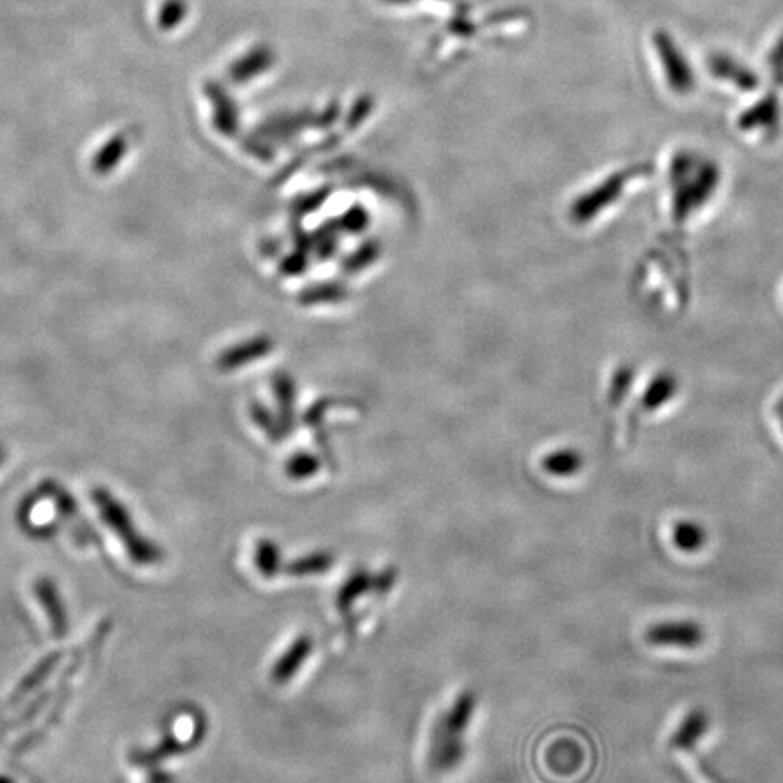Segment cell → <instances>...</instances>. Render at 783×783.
Here are the masks:
<instances>
[{
	"label": "cell",
	"instance_id": "obj_9",
	"mask_svg": "<svg viewBox=\"0 0 783 783\" xmlns=\"http://www.w3.org/2000/svg\"><path fill=\"white\" fill-rule=\"evenodd\" d=\"M475 706H477V696L474 691H464L461 695L455 698L452 707L446 711L445 715L441 716L439 720L457 735H464L468 725L472 722V716L475 713Z\"/></svg>",
	"mask_w": 783,
	"mask_h": 783
},
{
	"label": "cell",
	"instance_id": "obj_15",
	"mask_svg": "<svg viewBox=\"0 0 783 783\" xmlns=\"http://www.w3.org/2000/svg\"><path fill=\"white\" fill-rule=\"evenodd\" d=\"M126 149V138H124V136H115L113 140L107 142L104 149L98 151V155L95 156V162H93V169H95L98 174L106 176V174L120 162V158L124 156Z\"/></svg>",
	"mask_w": 783,
	"mask_h": 783
},
{
	"label": "cell",
	"instance_id": "obj_12",
	"mask_svg": "<svg viewBox=\"0 0 783 783\" xmlns=\"http://www.w3.org/2000/svg\"><path fill=\"white\" fill-rule=\"evenodd\" d=\"M780 116V106L776 95H767L762 98L756 106L751 107L747 113H744L740 126L749 129V127L774 126Z\"/></svg>",
	"mask_w": 783,
	"mask_h": 783
},
{
	"label": "cell",
	"instance_id": "obj_4",
	"mask_svg": "<svg viewBox=\"0 0 783 783\" xmlns=\"http://www.w3.org/2000/svg\"><path fill=\"white\" fill-rule=\"evenodd\" d=\"M466 756L463 735L450 731L443 722H435L428 749V764L437 773H450L459 767Z\"/></svg>",
	"mask_w": 783,
	"mask_h": 783
},
{
	"label": "cell",
	"instance_id": "obj_18",
	"mask_svg": "<svg viewBox=\"0 0 783 783\" xmlns=\"http://www.w3.org/2000/svg\"><path fill=\"white\" fill-rule=\"evenodd\" d=\"M4 457H6V452H4V448H0V463L4 461Z\"/></svg>",
	"mask_w": 783,
	"mask_h": 783
},
{
	"label": "cell",
	"instance_id": "obj_8",
	"mask_svg": "<svg viewBox=\"0 0 783 783\" xmlns=\"http://www.w3.org/2000/svg\"><path fill=\"white\" fill-rule=\"evenodd\" d=\"M368 591H376V575L368 573L367 570L354 571L345 584L341 586L338 597H336V608L341 615L347 617L350 608L356 604V600L367 595Z\"/></svg>",
	"mask_w": 783,
	"mask_h": 783
},
{
	"label": "cell",
	"instance_id": "obj_11",
	"mask_svg": "<svg viewBox=\"0 0 783 783\" xmlns=\"http://www.w3.org/2000/svg\"><path fill=\"white\" fill-rule=\"evenodd\" d=\"M673 542L684 553H696L704 548L707 533L702 524L695 521H678L673 528Z\"/></svg>",
	"mask_w": 783,
	"mask_h": 783
},
{
	"label": "cell",
	"instance_id": "obj_1",
	"mask_svg": "<svg viewBox=\"0 0 783 783\" xmlns=\"http://www.w3.org/2000/svg\"><path fill=\"white\" fill-rule=\"evenodd\" d=\"M93 501L97 503L98 512L104 517L107 526L120 537V541L124 542L129 557L136 564H153L162 559V553L136 532L135 524L126 506L118 503L111 493L98 488L93 492Z\"/></svg>",
	"mask_w": 783,
	"mask_h": 783
},
{
	"label": "cell",
	"instance_id": "obj_7",
	"mask_svg": "<svg viewBox=\"0 0 783 783\" xmlns=\"http://www.w3.org/2000/svg\"><path fill=\"white\" fill-rule=\"evenodd\" d=\"M707 729H709V715L706 709L696 707L680 722L669 744L677 751H689L700 742L702 736L706 735Z\"/></svg>",
	"mask_w": 783,
	"mask_h": 783
},
{
	"label": "cell",
	"instance_id": "obj_5",
	"mask_svg": "<svg viewBox=\"0 0 783 783\" xmlns=\"http://www.w3.org/2000/svg\"><path fill=\"white\" fill-rule=\"evenodd\" d=\"M707 68L716 78L725 80L742 91H754L756 87L760 86V78L753 69L747 68L745 64L738 62L731 55H725V53L711 55L707 58Z\"/></svg>",
	"mask_w": 783,
	"mask_h": 783
},
{
	"label": "cell",
	"instance_id": "obj_2",
	"mask_svg": "<svg viewBox=\"0 0 783 783\" xmlns=\"http://www.w3.org/2000/svg\"><path fill=\"white\" fill-rule=\"evenodd\" d=\"M653 44L657 49L660 64L664 68L667 84L678 93V95H687L695 89V75L691 64L687 62L684 51L680 49L677 40L673 39L664 29H658L653 35Z\"/></svg>",
	"mask_w": 783,
	"mask_h": 783
},
{
	"label": "cell",
	"instance_id": "obj_13",
	"mask_svg": "<svg viewBox=\"0 0 783 783\" xmlns=\"http://www.w3.org/2000/svg\"><path fill=\"white\" fill-rule=\"evenodd\" d=\"M254 564H256V570L260 571L265 579L276 577L283 570L281 568V553L278 544L269 541V539H261L256 544Z\"/></svg>",
	"mask_w": 783,
	"mask_h": 783
},
{
	"label": "cell",
	"instance_id": "obj_17",
	"mask_svg": "<svg viewBox=\"0 0 783 783\" xmlns=\"http://www.w3.org/2000/svg\"><path fill=\"white\" fill-rule=\"evenodd\" d=\"M550 463V470H553L555 474H570L577 468V459L575 457H559V459H553Z\"/></svg>",
	"mask_w": 783,
	"mask_h": 783
},
{
	"label": "cell",
	"instance_id": "obj_3",
	"mask_svg": "<svg viewBox=\"0 0 783 783\" xmlns=\"http://www.w3.org/2000/svg\"><path fill=\"white\" fill-rule=\"evenodd\" d=\"M646 642L657 648H700L706 640V629L695 620H666L646 629Z\"/></svg>",
	"mask_w": 783,
	"mask_h": 783
},
{
	"label": "cell",
	"instance_id": "obj_16",
	"mask_svg": "<svg viewBox=\"0 0 783 783\" xmlns=\"http://www.w3.org/2000/svg\"><path fill=\"white\" fill-rule=\"evenodd\" d=\"M767 64L773 71V80L776 84H783V35L780 40L774 44V48L771 49L769 57H767Z\"/></svg>",
	"mask_w": 783,
	"mask_h": 783
},
{
	"label": "cell",
	"instance_id": "obj_10",
	"mask_svg": "<svg viewBox=\"0 0 783 783\" xmlns=\"http://www.w3.org/2000/svg\"><path fill=\"white\" fill-rule=\"evenodd\" d=\"M334 555L329 551H316L305 557H300L298 561L287 564L283 571L289 573L292 577H310V575H323L332 568L334 564Z\"/></svg>",
	"mask_w": 783,
	"mask_h": 783
},
{
	"label": "cell",
	"instance_id": "obj_14",
	"mask_svg": "<svg viewBox=\"0 0 783 783\" xmlns=\"http://www.w3.org/2000/svg\"><path fill=\"white\" fill-rule=\"evenodd\" d=\"M37 595H39V599L42 600V604H46L49 608V619H51V626L55 629V633L64 635V633H66V622H68V620H66V613H64V608H62V602H60L57 593H55L53 584H49L48 580L39 582V584H37Z\"/></svg>",
	"mask_w": 783,
	"mask_h": 783
},
{
	"label": "cell",
	"instance_id": "obj_6",
	"mask_svg": "<svg viewBox=\"0 0 783 783\" xmlns=\"http://www.w3.org/2000/svg\"><path fill=\"white\" fill-rule=\"evenodd\" d=\"M314 651V640L310 635H300L296 638L290 648L278 658L271 671V678L274 684L285 686L292 678L298 675L301 666L309 660Z\"/></svg>",
	"mask_w": 783,
	"mask_h": 783
}]
</instances>
